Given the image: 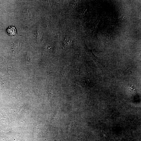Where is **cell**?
Here are the masks:
<instances>
[{"instance_id":"obj_1","label":"cell","mask_w":141,"mask_h":141,"mask_svg":"<svg viewBox=\"0 0 141 141\" xmlns=\"http://www.w3.org/2000/svg\"><path fill=\"white\" fill-rule=\"evenodd\" d=\"M72 41L70 38L69 37H66L64 40L63 45L64 48H68L72 45Z\"/></svg>"},{"instance_id":"obj_2","label":"cell","mask_w":141,"mask_h":141,"mask_svg":"<svg viewBox=\"0 0 141 141\" xmlns=\"http://www.w3.org/2000/svg\"><path fill=\"white\" fill-rule=\"evenodd\" d=\"M6 31L8 34L10 36L17 34L16 30L15 28L13 26H9L7 29Z\"/></svg>"}]
</instances>
